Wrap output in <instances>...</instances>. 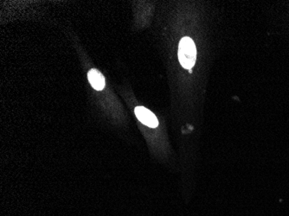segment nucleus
Here are the masks:
<instances>
[{"mask_svg":"<svg viewBox=\"0 0 289 216\" xmlns=\"http://www.w3.org/2000/svg\"><path fill=\"white\" fill-rule=\"evenodd\" d=\"M197 49L195 43L190 38L181 39L178 46V59L184 68H192L196 62Z\"/></svg>","mask_w":289,"mask_h":216,"instance_id":"nucleus-1","label":"nucleus"},{"mask_svg":"<svg viewBox=\"0 0 289 216\" xmlns=\"http://www.w3.org/2000/svg\"><path fill=\"white\" fill-rule=\"evenodd\" d=\"M135 114L139 121L147 127L152 128L158 127V121L156 116L147 108L144 107H137L135 108Z\"/></svg>","mask_w":289,"mask_h":216,"instance_id":"nucleus-2","label":"nucleus"},{"mask_svg":"<svg viewBox=\"0 0 289 216\" xmlns=\"http://www.w3.org/2000/svg\"><path fill=\"white\" fill-rule=\"evenodd\" d=\"M88 78L90 82L91 86L97 91H101L105 87V78L100 71L93 68L88 74Z\"/></svg>","mask_w":289,"mask_h":216,"instance_id":"nucleus-3","label":"nucleus"}]
</instances>
